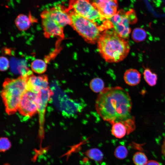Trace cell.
<instances>
[{
  "mask_svg": "<svg viewBox=\"0 0 165 165\" xmlns=\"http://www.w3.org/2000/svg\"><path fill=\"white\" fill-rule=\"evenodd\" d=\"M111 0L115 1H117V0Z\"/></svg>",
  "mask_w": 165,
  "mask_h": 165,
  "instance_id": "28",
  "label": "cell"
},
{
  "mask_svg": "<svg viewBox=\"0 0 165 165\" xmlns=\"http://www.w3.org/2000/svg\"><path fill=\"white\" fill-rule=\"evenodd\" d=\"M132 103L128 93L120 86L105 88L98 95L96 110L102 119L111 125L132 118Z\"/></svg>",
  "mask_w": 165,
  "mask_h": 165,
  "instance_id": "1",
  "label": "cell"
},
{
  "mask_svg": "<svg viewBox=\"0 0 165 165\" xmlns=\"http://www.w3.org/2000/svg\"><path fill=\"white\" fill-rule=\"evenodd\" d=\"M68 9H65L60 5L43 11L41 14L42 18H49L60 27L71 25L72 21Z\"/></svg>",
  "mask_w": 165,
  "mask_h": 165,
  "instance_id": "7",
  "label": "cell"
},
{
  "mask_svg": "<svg viewBox=\"0 0 165 165\" xmlns=\"http://www.w3.org/2000/svg\"><path fill=\"white\" fill-rule=\"evenodd\" d=\"M11 146V143L8 139L6 137L1 138L0 140V149L4 152L8 150Z\"/></svg>",
  "mask_w": 165,
  "mask_h": 165,
  "instance_id": "22",
  "label": "cell"
},
{
  "mask_svg": "<svg viewBox=\"0 0 165 165\" xmlns=\"http://www.w3.org/2000/svg\"><path fill=\"white\" fill-rule=\"evenodd\" d=\"M143 74L144 79L149 85L153 86L156 84L157 75L155 73H153L150 69L148 68L145 69Z\"/></svg>",
  "mask_w": 165,
  "mask_h": 165,
  "instance_id": "19",
  "label": "cell"
},
{
  "mask_svg": "<svg viewBox=\"0 0 165 165\" xmlns=\"http://www.w3.org/2000/svg\"><path fill=\"white\" fill-rule=\"evenodd\" d=\"M9 67V62L8 59L4 56L0 58V69L1 71H4L8 69Z\"/></svg>",
  "mask_w": 165,
  "mask_h": 165,
  "instance_id": "24",
  "label": "cell"
},
{
  "mask_svg": "<svg viewBox=\"0 0 165 165\" xmlns=\"http://www.w3.org/2000/svg\"><path fill=\"white\" fill-rule=\"evenodd\" d=\"M147 37L146 31L142 28H136L134 29L132 33V38L135 42H140L145 40Z\"/></svg>",
  "mask_w": 165,
  "mask_h": 165,
  "instance_id": "18",
  "label": "cell"
},
{
  "mask_svg": "<svg viewBox=\"0 0 165 165\" xmlns=\"http://www.w3.org/2000/svg\"><path fill=\"white\" fill-rule=\"evenodd\" d=\"M47 66L46 62L40 59L35 60L31 62V65L32 71L38 74H42L45 72Z\"/></svg>",
  "mask_w": 165,
  "mask_h": 165,
  "instance_id": "15",
  "label": "cell"
},
{
  "mask_svg": "<svg viewBox=\"0 0 165 165\" xmlns=\"http://www.w3.org/2000/svg\"><path fill=\"white\" fill-rule=\"evenodd\" d=\"M145 165H160L157 162L153 160L148 161Z\"/></svg>",
  "mask_w": 165,
  "mask_h": 165,
  "instance_id": "26",
  "label": "cell"
},
{
  "mask_svg": "<svg viewBox=\"0 0 165 165\" xmlns=\"http://www.w3.org/2000/svg\"><path fill=\"white\" fill-rule=\"evenodd\" d=\"M147 158L146 155L141 152L135 153L133 157V160L136 165H145L147 162Z\"/></svg>",
  "mask_w": 165,
  "mask_h": 165,
  "instance_id": "20",
  "label": "cell"
},
{
  "mask_svg": "<svg viewBox=\"0 0 165 165\" xmlns=\"http://www.w3.org/2000/svg\"><path fill=\"white\" fill-rule=\"evenodd\" d=\"M42 25L44 31V35L46 38H64L63 28L59 26L49 18H42Z\"/></svg>",
  "mask_w": 165,
  "mask_h": 165,
  "instance_id": "10",
  "label": "cell"
},
{
  "mask_svg": "<svg viewBox=\"0 0 165 165\" xmlns=\"http://www.w3.org/2000/svg\"><path fill=\"white\" fill-rule=\"evenodd\" d=\"M117 1L108 0L103 5L98 8V10L103 20L108 19L117 12Z\"/></svg>",
  "mask_w": 165,
  "mask_h": 165,
  "instance_id": "11",
  "label": "cell"
},
{
  "mask_svg": "<svg viewBox=\"0 0 165 165\" xmlns=\"http://www.w3.org/2000/svg\"><path fill=\"white\" fill-rule=\"evenodd\" d=\"M97 42L99 52L108 62L122 61L130 51L128 41L120 36L114 30L104 31L101 33Z\"/></svg>",
  "mask_w": 165,
  "mask_h": 165,
  "instance_id": "2",
  "label": "cell"
},
{
  "mask_svg": "<svg viewBox=\"0 0 165 165\" xmlns=\"http://www.w3.org/2000/svg\"><path fill=\"white\" fill-rule=\"evenodd\" d=\"M48 79L46 75L35 76L32 74L28 77L27 90L39 93L42 90L49 87Z\"/></svg>",
  "mask_w": 165,
  "mask_h": 165,
  "instance_id": "9",
  "label": "cell"
},
{
  "mask_svg": "<svg viewBox=\"0 0 165 165\" xmlns=\"http://www.w3.org/2000/svg\"><path fill=\"white\" fill-rule=\"evenodd\" d=\"M126 14L130 24H134L137 22V18L134 9H130L126 13Z\"/></svg>",
  "mask_w": 165,
  "mask_h": 165,
  "instance_id": "23",
  "label": "cell"
},
{
  "mask_svg": "<svg viewBox=\"0 0 165 165\" xmlns=\"http://www.w3.org/2000/svg\"><path fill=\"white\" fill-rule=\"evenodd\" d=\"M106 0H92V4L95 6H96L102 3L105 2Z\"/></svg>",
  "mask_w": 165,
  "mask_h": 165,
  "instance_id": "25",
  "label": "cell"
},
{
  "mask_svg": "<svg viewBox=\"0 0 165 165\" xmlns=\"http://www.w3.org/2000/svg\"><path fill=\"white\" fill-rule=\"evenodd\" d=\"M68 9L95 23L103 20L98 10L89 0H70Z\"/></svg>",
  "mask_w": 165,
  "mask_h": 165,
  "instance_id": "6",
  "label": "cell"
},
{
  "mask_svg": "<svg viewBox=\"0 0 165 165\" xmlns=\"http://www.w3.org/2000/svg\"><path fill=\"white\" fill-rule=\"evenodd\" d=\"M28 78L21 75L16 79H5L1 95L6 112L9 115L14 114L18 110L21 97L27 90Z\"/></svg>",
  "mask_w": 165,
  "mask_h": 165,
  "instance_id": "3",
  "label": "cell"
},
{
  "mask_svg": "<svg viewBox=\"0 0 165 165\" xmlns=\"http://www.w3.org/2000/svg\"><path fill=\"white\" fill-rule=\"evenodd\" d=\"M161 151L162 153L165 156V136L161 147Z\"/></svg>",
  "mask_w": 165,
  "mask_h": 165,
  "instance_id": "27",
  "label": "cell"
},
{
  "mask_svg": "<svg viewBox=\"0 0 165 165\" xmlns=\"http://www.w3.org/2000/svg\"><path fill=\"white\" fill-rule=\"evenodd\" d=\"M111 133L115 137L118 138H123L127 134V130L125 126L122 122H118L112 124Z\"/></svg>",
  "mask_w": 165,
  "mask_h": 165,
  "instance_id": "14",
  "label": "cell"
},
{
  "mask_svg": "<svg viewBox=\"0 0 165 165\" xmlns=\"http://www.w3.org/2000/svg\"><path fill=\"white\" fill-rule=\"evenodd\" d=\"M41 103L40 92L27 90L21 97L18 111L22 116L30 118L38 112Z\"/></svg>",
  "mask_w": 165,
  "mask_h": 165,
  "instance_id": "5",
  "label": "cell"
},
{
  "mask_svg": "<svg viewBox=\"0 0 165 165\" xmlns=\"http://www.w3.org/2000/svg\"><path fill=\"white\" fill-rule=\"evenodd\" d=\"M30 15L28 16L21 14L18 15L15 19V24L20 31H26L29 28L33 21H36Z\"/></svg>",
  "mask_w": 165,
  "mask_h": 165,
  "instance_id": "12",
  "label": "cell"
},
{
  "mask_svg": "<svg viewBox=\"0 0 165 165\" xmlns=\"http://www.w3.org/2000/svg\"><path fill=\"white\" fill-rule=\"evenodd\" d=\"M128 150L126 147L123 145H119L115 149L114 154L117 158L122 160L126 158L128 155Z\"/></svg>",
  "mask_w": 165,
  "mask_h": 165,
  "instance_id": "21",
  "label": "cell"
},
{
  "mask_svg": "<svg viewBox=\"0 0 165 165\" xmlns=\"http://www.w3.org/2000/svg\"><path fill=\"white\" fill-rule=\"evenodd\" d=\"M123 78L125 82L127 84L131 86H134L140 82L141 75L137 70L131 68L125 72Z\"/></svg>",
  "mask_w": 165,
  "mask_h": 165,
  "instance_id": "13",
  "label": "cell"
},
{
  "mask_svg": "<svg viewBox=\"0 0 165 165\" xmlns=\"http://www.w3.org/2000/svg\"><path fill=\"white\" fill-rule=\"evenodd\" d=\"M90 86L92 91L96 93H100L105 88L103 81L99 78H95L92 79L90 81Z\"/></svg>",
  "mask_w": 165,
  "mask_h": 165,
  "instance_id": "17",
  "label": "cell"
},
{
  "mask_svg": "<svg viewBox=\"0 0 165 165\" xmlns=\"http://www.w3.org/2000/svg\"><path fill=\"white\" fill-rule=\"evenodd\" d=\"M71 26L87 42L94 44L97 41L101 34V27L97 24L72 11L70 13Z\"/></svg>",
  "mask_w": 165,
  "mask_h": 165,
  "instance_id": "4",
  "label": "cell"
},
{
  "mask_svg": "<svg viewBox=\"0 0 165 165\" xmlns=\"http://www.w3.org/2000/svg\"><path fill=\"white\" fill-rule=\"evenodd\" d=\"M86 155L90 159L96 162L100 163L103 159V154L99 149L94 148L86 151L85 153Z\"/></svg>",
  "mask_w": 165,
  "mask_h": 165,
  "instance_id": "16",
  "label": "cell"
},
{
  "mask_svg": "<svg viewBox=\"0 0 165 165\" xmlns=\"http://www.w3.org/2000/svg\"><path fill=\"white\" fill-rule=\"evenodd\" d=\"M108 20L111 22L114 30L120 36L125 39L129 38L131 28L126 13L122 10H119Z\"/></svg>",
  "mask_w": 165,
  "mask_h": 165,
  "instance_id": "8",
  "label": "cell"
}]
</instances>
